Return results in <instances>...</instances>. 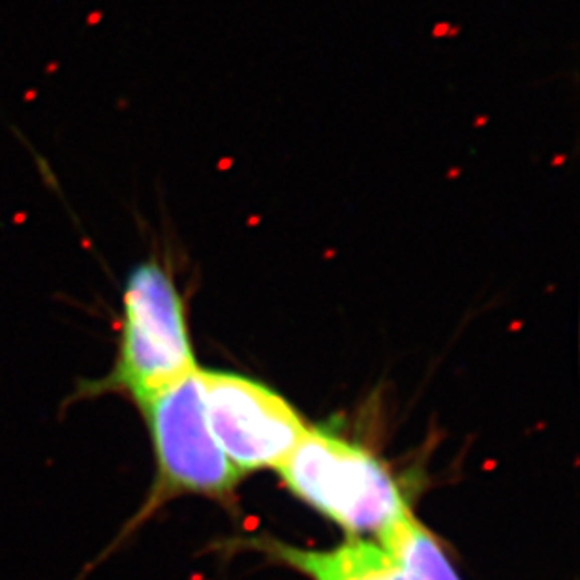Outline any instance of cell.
Instances as JSON below:
<instances>
[{
    "instance_id": "obj_3",
    "label": "cell",
    "mask_w": 580,
    "mask_h": 580,
    "mask_svg": "<svg viewBox=\"0 0 580 580\" xmlns=\"http://www.w3.org/2000/svg\"><path fill=\"white\" fill-rule=\"evenodd\" d=\"M278 472L297 498L353 535L380 537L409 511L381 460L323 430L308 428Z\"/></svg>"
},
{
    "instance_id": "obj_2",
    "label": "cell",
    "mask_w": 580,
    "mask_h": 580,
    "mask_svg": "<svg viewBox=\"0 0 580 580\" xmlns=\"http://www.w3.org/2000/svg\"><path fill=\"white\" fill-rule=\"evenodd\" d=\"M139 411L151 437L156 473L145 503L113 546L167 502L180 496L225 500L241 477L210 430L199 366L141 404Z\"/></svg>"
},
{
    "instance_id": "obj_6",
    "label": "cell",
    "mask_w": 580,
    "mask_h": 580,
    "mask_svg": "<svg viewBox=\"0 0 580 580\" xmlns=\"http://www.w3.org/2000/svg\"><path fill=\"white\" fill-rule=\"evenodd\" d=\"M378 539L404 580H460L441 544L411 511Z\"/></svg>"
},
{
    "instance_id": "obj_4",
    "label": "cell",
    "mask_w": 580,
    "mask_h": 580,
    "mask_svg": "<svg viewBox=\"0 0 580 580\" xmlns=\"http://www.w3.org/2000/svg\"><path fill=\"white\" fill-rule=\"evenodd\" d=\"M201 387L210 430L241 475L278 470L308 432L284 396L252 378L201 370Z\"/></svg>"
},
{
    "instance_id": "obj_5",
    "label": "cell",
    "mask_w": 580,
    "mask_h": 580,
    "mask_svg": "<svg viewBox=\"0 0 580 580\" xmlns=\"http://www.w3.org/2000/svg\"><path fill=\"white\" fill-rule=\"evenodd\" d=\"M272 552L310 580H404L381 544L350 539L329 550L272 544Z\"/></svg>"
},
{
    "instance_id": "obj_1",
    "label": "cell",
    "mask_w": 580,
    "mask_h": 580,
    "mask_svg": "<svg viewBox=\"0 0 580 580\" xmlns=\"http://www.w3.org/2000/svg\"><path fill=\"white\" fill-rule=\"evenodd\" d=\"M197 368L188 308L169 265L156 256L126 274L113 365L81 381L72 400L115 394L141 406Z\"/></svg>"
}]
</instances>
